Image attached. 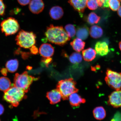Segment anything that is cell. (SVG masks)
<instances>
[{
  "mask_svg": "<svg viewBox=\"0 0 121 121\" xmlns=\"http://www.w3.org/2000/svg\"><path fill=\"white\" fill-rule=\"evenodd\" d=\"M45 35L48 41L61 46L65 45L70 39L62 26L52 24L47 28Z\"/></svg>",
  "mask_w": 121,
  "mask_h": 121,
  "instance_id": "cell-1",
  "label": "cell"
},
{
  "mask_svg": "<svg viewBox=\"0 0 121 121\" xmlns=\"http://www.w3.org/2000/svg\"><path fill=\"white\" fill-rule=\"evenodd\" d=\"M76 82L73 78L60 80L57 85V89L60 92L63 100H67L72 94L77 93L78 90L76 87Z\"/></svg>",
  "mask_w": 121,
  "mask_h": 121,
  "instance_id": "cell-2",
  "label": "cell"
},
{
  "mask_svg": "<svg viewBox=\"0 0 121 121\" xmlns=\"http://www.w3.org/2000/svg\"><path fill=\"white\" fill-rule=\"evenodd\" d=\"M26 97L25 92L23 90L13 85L4 92L3 98L12 106L17 107L21 101Z\"/></svg>",
  "mask_w": 121,
  "mask_h": 121,
  "instance_id": "cell-3",
  "label": "cell"
},
{
  "mask_svg": "<svg viewBox=\"0 0 121 121\" xmlns=\"http://www.w3.org/2000/svg\"><path fill=\"white\" fill-rule=\"evenodd\" d=\"M38 78H35L28 74L26 71L21 74L16 73L14 78V85L15 86L27 93L29 90L30 86L33 81L37 80Z\"/></svg>",
  "mask_w": 121,
  "mask_h": 121,
  "instance_id": "cell-4",
  "label": "cell"
},
{
  "mask_svg": "<svg viewBox=\"0 0 121 121\" xmlns=\"http://www.w3.org/2000/svg\"><path fill=\"white\" fill-rule=\"evenodd\" d=\"M36 35L32 32L21 30L16 36V41L19 46L25 49H28L35 44Z\"/></svg>",
  "mask_w": 121,
  "mask_h": 121,
  "instance_id": "cell-5",
  "label": "cell"
},
{
  "mask_svg": "<svg viewBox=\"0 0 121 121\" xmlns=\"http://www.w3.org/2000/svg\"><path fill=\"white\" fill-rule=\"evenodd\" d=\"M1 30L6 36L16 34L20 29L18 21L14 18L9 17L4 20L1 23Z\"/></svg>",
  "mask_w": 121,
  "mask_h": 121,
  "instance_id": "cell-6",
  "label": "cell"
},
{
  "mask_svg": "<svg viewBox=\"0 0 121 121\" xmlns=\"http://www.w3.org/2000/svg\"><path fill=\"white\" fill-rule=\"evenodd\" d=\"M105 81L109 86L115 90L121 89V73L108 69L106 72Z\"/></svg>",
  "mask_w": 121,
  "mask_h": 121,
  "instance_id": "cell-7",
  "label": "cell"
},
{
  "mask_svg": "<svg viewBox=\"0 0 121 121\" xmlns=\"http://www.w3.org/2000/svg\"><path fill=\"white\" fill-rule=\"evenodd\" d=\"M108 103L114 108L121 107V90H115L108 96Z\"/></svg>",
  "mask_w": 121,
  "mask_h": 121,
  "instance_id": "cell-8",
  "label": "cell"
},
{
  "mask_svg": "<svg viewBox=\"0 0 121 121\" xmlns=\"http://www.w3.org/2000/svg\"><path fill=\"white\" fill-rule=\"evenodd\" d=\"M29 4L30 10L34 14L41 13L44 8V3L42 0H31Z\"/></svg>",
  "mask_w": 121,
  "mask_h": 121,
  "instance_id": "cell-9",
  "label": "cell"
},
{
  "mask_svg": "<svg viewBox=\"0 0 121 121\" xmlns=\"http://www.w3.org/2000/svg\"><path fill=\"white\" fill-rule=\"evenodd\" d=\"M87 0H69L68 2L82 16L87 7Z\"/></svg>",
  "mask_w": 121,
  "mask_h": 121,
  "instance_id": "cell-10",
  "label": "cell"
},
{
  "mask_svg": "<svg viewBox=\"0 0 121 121\" xmlns=\"http://www.w3.org/2000/svg\"><path fill=\"white\" fill-rule=\"evenodd\" d=\"M54 50L52 45L49 43H43L41 45L39 49L40 55L43 57L47 58L52 56Z\"/></svg>",
  "mask_w": 121,
  "mask_h": 121,
  "instance_id": "cell-11",
  "label": "cell"
},
{
  "mask_svg": "<svg viewBox=\"0 0 121 121\" xmlns=\"http://www.w3.org/2000/svg\"><path fill=\"white\" fill-rule=\"evenodd\" d=\"M95 49L97 53L101 56L106 55L109 51L108 44L104 41L97 42L95 45Z\"/></svg>",
  "mask_w": 121,
  "mask_h": 121,
  "instance_id": "cell-12",
  "label": "cell"
},
{
  "mask_svg": "<svg viewBox=\"0 0 121 121\" xmlns=\"http://www.w3.org/2000/svg\"><path fill=\"white\" fill-rule=\"evenodd\" d=\"M47 97L52 104H55L60 102L62 97L61 94L57 89L52 90L47 93Z\"/></svg>",
  "mask_w": 121,
  "mask_h": 121,
  "instance_id": "cell-13",
  "label": "cell"
},
{
  "mask_svg": "<svg viewBox=\"0 0 121 121\" xmlns=\"http://www.w3.org/2000/svg\"><path fill=\"white\" fill-rule=\"evenodd\" d=\"M70 104L73 107H78L82 104L86 102L85 99L82 98L77 93L72 94L69 98Z\"/></svg>",
  "mask_w": 121,
  "mask_h": 121,
  "instance_id": "cell-14",
  "label": "cell"
},
{
  "mask_svg": "<svg viewBox=\"0 0 121 121\" xmlns=\"http://www.w3.org/2000/svg\"><path fill=\"white\" fill-rule=\"evenodd\" d=\"M49 14L52 18L55 20H58L63 17L64 11L62 7L56 6L51 8L50 10Z\"/></svg>",
  "mask_w": 121,
  "mask_h": 121,
  "instance_id": "cell-15",
  "label": "cell"
},
{
  "mask_svg": "<svg viewBox=\"0 0 121 121\" xmlns=\"http://www.w3.org/2000/svg\"><path fill=\"white\" fill-rule=\"evenodd\" d=\"M96 51L93 48H89L84 50L82 51V55L85 61H91L94 60L96 56Z\"/></svg>",
  "mask_w": 121,
  "mask_h": 121,
  "instance_id": "cell-16",
  "label": "cell"
},
{
  "mask_svg": "<svg viewBox=\"0 0 121 121\" xmlns=\"http://www.w3.org/2000/svg\"><path fill=\"white\" fill-rule=\"evenodd\" d=\"M88 27L86 25L78 27L76 31L77 37L82 40H86L89 35Z\"/></svg>",
  "mask_w": 121,
  "mask_h": 121,
  "instance_id": "cell-17",
  "label": "cell"
},
{
  "mask_svg": "<svg viewBox=\"0 0 121 121\" xmlns=\"http://www.w3.org/2000/svg\"><path fill=\"white\" fill-rule=\"evenodd\" d=\"M70 44L74 50L77 52H80L84 49L85 46V42L81 39L76 38L71 42Z\"/></svg>",
  "mask_w": 121,
  "mask_h": 121,
  "instance_id": "cell-18",
  "label": "cell"
},
{
  "mask_svg": "<svg viewBox=\"0 0 121 121\" xmlns=\"http://www.w3.org/2000/svg\"><path fill=\"white\" fill-rule=\"evenodd\" d=\"M89 33L91 37L97 39L102 37L103 34V31L101 27L94 25L91 27Z\"/></svg>",
  "mask_w": 121,
  "mask_h": 121,
  "instance_id": "cell-19",
  "label": "cell"
},
{
  "mask_svg": "<svg viewBox=\"0 0 121 121\" xmlns=\"http://www.w3.org/2000/svg\"><path fill=\"white\" fill-rule=\"evenodd\" d=\"M93 113L95 118L99 120L105 118L106 115L105 109L102 106L96 107L93 110Z\"/></svg>",
  "mask_w": 121,
  "mask_h": 121,
  "instance_id": "cell-20",
  "label": "cell"
},
{
  "mask_svg": "<svg viewBox=\"0 0 121 121\" xmlns=\"http://www.w3.org/2000/svg\"><path fill=\"white\" fill-rule=\"evenodd\" d=\"M19 64L18 60L16 59H14L7 61L6 63L5 66L8 71L13 73L17 70Z\"/></svg>",
  "mask_w": 121,
  "mask_h": 121,
  "instance_id": "cell-21",
  "label": "cell"
},
{
  "mask_svg": "<svg viewBox=\"0 0 121 121\" xmlns=\"http://www.w3.org/2000/svg\"><path fill=\"white\" fill-rule=\"evenodd\" d=\"M12 86L11 82L8 78L4 77L0 78V90L4 93Z\"/></svg>",
  "mask_w": 121,
  "mask_h": 121,
  "instance_id": "cell-22",
  "label": "cell"
},
{
  "mask_svg": "<svg viewBox=\"0 0 121 121\" xmlns=\"http://www.w3.org/2000/svg\"><path fill=\"white\" fill-rule=\"evenodd\" d=\"M69 61L72 64H77L82 61V57L81 54L78 52H74L69 57Z\"/></svg>",
  "mask_w": 121,
  "mask_h": 121,
  "instance_id": "cell-23",
  "label": "cell"
},
{
  "mask_svg": "<svg viewBox=\"0 0 121 121\" xmlns=\"http://www.w3.org/2000/svg\"><path fill=\"white\" fill-rule=\"evenodd\" d=\"M100 17L94 12H91L87 17V22L90 25H94L98 23L100 20Z\"/></svg>",
  "mask_w": 121,
  "mask_h": 121,
  "instance_id": "cell-24",
  "label": "cell"
},
{
  "mask_svg": "<svg viewBox=\"0 0 121 121\" xmlns=\"http://www.w3.org/2000/svg\"><path fill=\"white\" fill-rule=\"evenodd\" d=\"M65 31L70 39L74 37L76 33V30L74 26L72 24H68L65 26Z\"/></svg>",
  "mask_w": 121,
  "mask_h": 121,
  "instance_id": "cell-25",
  "label": "cell"
},
{
  "mask_svg": "<svg viewBox=\"0 0 121 121\" xmlns=\"http://www.w3.org/2000/svg\"><path fill=\"white\" fill-rule=\"evenodd\" d=\"M109 6L113 11H117L120 7V3L119 0H109Z\"/></svg>",
  "mask_w": 121,
  "mask_h": 121,
  "instance_id": "cell-26",
  "label": "cell"
},
{
  "mask_svg": "<svg viewBox=\"0 0 121 121\" xmlns=\"http://www.w3.org/2000/svg\"><path fill=\"white\" fill-rule=\"evenodd\" d=\"M87 6L90 10L96 9L98 7L97 0H87Z\"/></svg>",
  "mask_w": 121,
  "mask_h": 121,
  "instance_id": "cell-27",
  "label": "cell"
},
{
  "mask_svg": "<svg viewBox=\"0 0 121 121\" xmlns=\"http://www.w3.org/2000/svg\"><path fill=\"white\" fill-rule=\"evenodd\" d=\"M52 59L51 57L47 58L43 57L41 59V62L46 67H48L49 65L52 63Z\"/></svg>",
  "mask_w": 121,
  "mask_h": 121,
  "instance_id": "cell-28",
  "label": "cell"
},
{
  "mask_svg": "<svg viewBox=\"0 0 121 121\" xmlns=\"http://www.w3.org/2000/svg\"><path fill=\"white\" fill-rule=\"evenodd\" d=\"M111 121H121V111L117 112L115 113Z\"/></svg>",
  "mask_w": 121,
  "mask_h": 121,
  "instance_id": "cell-29",
  "label": "cell"
},
{
  "mask_svg": "<svg viewBox=\"0 0 121 121\" xmlns=\"http://www.w3.org/2000/svg\"><path fill=\"white\" fill-rule=\"evenodd\" d=\"M5 7L3 0H0V16H3L5 12Z\"/></svg>",
  "mask_w": 121,
  "mask_h": 121,
  "instance_id": "cell-30",
  "label": "cell"
},
{
  "mask_svg": "<svg viewBox=\"0 0 121 121\" xmlns=\"http://www.w3.org/2000/svg\"><path fill=\"white\" fill-rule=\"evenodd\" d=\"M31 53L34 55H37L39 53V50L37 47L35 45H33L30 48Z\"/></svg>",
  "mask_w": 121,
  "mask_h": 121,
  "instance_id": "cell-31",
  "label": "cell"
},
{
  "mask_svg": "<svg viewBox=\"0 0 121 121\" xmlns=\"http://www.w3.org/2000/svg\"><path fill=\"white\" fill-rule=\"evenodd\" d=\"M18 2L21 5L25 6L29 4L31 0H17Z\"/></svg>",
  "mask_w": 121,
  "mask_h": 121,
  "instance_id": "cell-32",
  "label": "cell"
},
{
  "mask_svg": "<svg viewBox=\"0 0 121 121\" xmlns=\"http://www.w3.org/2000/svg\"><path fill=\"white\" fill-rule=\"evenodd\" d=\"M22 58L24 60H26L31 55V53L28 52H21Z\"/></svg>",
  "mask_w": 121,
  "mask_h": 121,
  "instance_id": "cell-33",
  "label": "cell"
},
{
  "mask_svg": "<svg viewBox=\"0 0 121 121\" xmlns=\"http://www.w3.org/2000/svg\"><path fill=\"white\" fill-rule=\"evenodd\" d=\"M109 0H100L103 4L102 8H108L109 7L108 2Z\"/></svg>",
  "mask_w": 121,
  "mask_h": 121,
  "instance_id": "cell-34",
  "label": "cell"
},
{
  "mask_svg": "<svg viewBox=\"0 0 121 121\" xmlns=\"http://www.w3.org/2000/svg\"><path fill=\"white\" fill-rule=\"evenodd\" d=\"M8 70L6 68H3L1 69V72L2 75L4 76H6L7 75Z\"/></svg>",
  "mask_w": 121,
  "mask_h": 121,
  "instance_id": "cell-35",
  "label": "cell"
},
{
  "mask_svg": "<svg viewBox=\"0 0 121 121\" xmlns=\"http://www.w3.org/2000/svg\"><path fill=\"white\" fill-rule=\"evenodd\" d=\"M4 111V109L3 106L0 104V116L3 114Z\"/></svg>",
  "mask_w": 121,
  "mask_h": 121,
  "instance_id": "cell-36",
  "label": "cell"
},
{
  "mask_svg": "<svg viewBox=\"0 0 121 121\" xmlns=\"http://www.w3.org/2000/svg\"><path fill=\"white\" fill-rule=\"evenodd\" d=\"M117 13L119 16L121 18V6L118 10Z\"/></svg>",
  "mask_w": 121,
  "mask_h": 121,
  "instance_id": "cell-37",
  "label": "cell"
},
{
  "mask_svg": "<svg viewBox=\"0 0 121 121\" xmlns=\"http://www.w3.org/2000/svg\"><path fill=\"white\" fill-rule=\"evenodd\" d=\"M119 49H120L121 51V41L119 42Z\"/></svg>",
  "mask_w": 121,
  "mask_h": 121,
  "instance_id": "cell-38",
  "label": "cell"
},
{
  "mask_svg": "<svg viewBox=\"0 0 121 121\" xmlns=\"http://www.w3.org/2000/svg\"><path fill=\"white\" fill-rule=\"evenodd\" d=\"M32 69V67L30 66H27V69Z\"/></svg>",
  "mask_w": 121,
  "mask_h": 121,
  "instance_id": "cell-39",
  "label": "cell"
},
{
  "mask_svg": "<svg viewBox=\"0 0 121 121\" xmlns=\"http://www.w3.org/2000/svg\"><path fill=\"white\" fill-rule=\"evenodd\" d=\"M119 1H120L121 2V0H119Z\"/></svg>",
  "mask_w": 121,
  "mask_h": 121,
  "instance_id": "cell-40",
  "label": "cell"
},
{
  "mask_svg": "<svg viewBox=\"0 0 121 121\" xmlns=\"http://www.w3.org/2000/svg\"></svg>",
  "mask_w": 121,
  "mask_h": 121,
  "instance_id": "cell-41",
  "label": "cell"
}]
</instances>
